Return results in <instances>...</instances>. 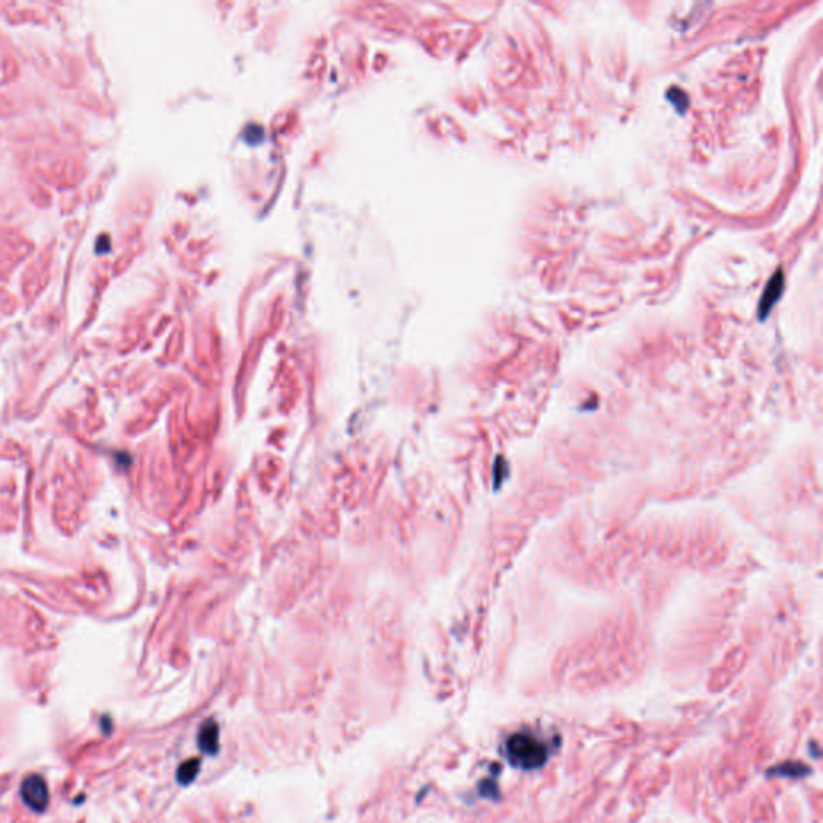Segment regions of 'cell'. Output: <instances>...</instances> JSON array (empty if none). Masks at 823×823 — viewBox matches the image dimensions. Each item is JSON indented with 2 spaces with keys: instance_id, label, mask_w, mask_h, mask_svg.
Here are the masks:
<instances>
[{
  "instance_id": "7a4b0ae2",
  "label": "cell",
  "mask_w": 823,
  "mask_h": 823,
  "mask_svg": "<svg viewBox=\"0 0 823 823\" xmlns=\"http://www.w3.org/2000/svg\"><path fill=\"white\" fill-rule=\"evenodd\" d=\"M21 797L29 809L42 812L49 806L47 783L39 775H28L21 784Z\"/></svg>"
},
{
  "instance_id": "6da1fadb",
  "label": "cell",
  "mask_w": 823,
  "mask_h": 823,
  "mask_svg": "<svg viewBox=\"0 0 823 823\" xmlns=\"http://www.w3.org/2000/svg\"><path fill=\"white\" fill-rule=\"evenodd\" d=\"M508 762L522 770L542 767L548 759V748L539 737L529 732L513 733L505 743Z\"/></svg>"
},
{
  "instance_id": "3957f363",
  "label": "cell",
  "mask_w": 823,
  "mask_h": 823,
  "mask_svg": "<svg viewBox=\"0 0 823 823\" xmlns=\"http://www.w3.org/2000/svg\"><path fill=\"white\" fill-rule=\"evenodd\" d=\"M783 288H784V278L783 273L778 271L775 272V276L769 280L767 286H765L762 299L761 303H759V317L765 318L770 314L772 308H774L778 299H780Z\"/></svg>"
},
{
  "instance_id": "5b68a950",
  "label": "cell",
  "mask_w": 823,
  "mask_h": 823,
  "mask_svg": "<svg viewBox=\"0 0 823 823\" xmlns=\"http://www.w3.org/2000/svg\"><path fill=\"white\" fill-rule=\"evenodd\" d=\"M198 772H200V761L198 759H190V761L183 762L177 770V782L182 787H188V784L195 780Z\"/></svg>"
},
{
  "instance_id": "277c9868",
  "label": "cell",
  "mask_w": 823,
  "mask_h": 823,
  "mask_svg": "<svg viewBox=\"0 0 823 823\" xmlns=\"http://www.w3.org/2000/svg\"><path fill=\"white\" fill-rule=\"evenodd\" d=\"M198 748L208 756L219 751V725L214 719H208L198 730Z\"/></svg>"
}]
</instances>
